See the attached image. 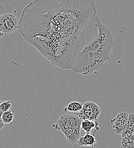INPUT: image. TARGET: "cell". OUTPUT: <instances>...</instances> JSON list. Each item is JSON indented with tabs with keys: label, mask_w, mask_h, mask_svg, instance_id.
<instances>
[{
	"label": "cell",
	"mask_w": 134,
	"mask_h": 148,
	"mask_svg": "<svg viewBox=\"0 0 134 148\" xmlns=\"http://www.w3.org/2000/svg\"><path fill=\"white\" fill-rule=\"evenodd\" d=\"M134 113H131L129 114V118L128 121V125L126 130H125L121 134L122 138L129 136L134 134Z\"/></svg>",
	"instance_id": "cell-9"
},
{
	"label": "cell",
	"mask_w": 134,
	"mask_h": 148,
	"mask_svg": "<svg viewBox=\"0 0 134 148\" xmlns=\"http://www.w3.org/2000/svg\"><path fill=\"white\" fill-rule=\"evenodd\" d=\"M4 125H5V124L3 123L2 120H0V130H2Z\"/></svg>",
	"instance_id": "cell-14"
},
{
	"label": "cell",
	"mask_w": 134,
	"mask_h": 148,
	"mask_svg": "<svg viewBox=\"0 0 134 148\" xmlns=\"http://www.w3.org/2000/svg\"><path fill=\"white\" fill-rule=\"evenodd\" d=\"M12 101L10 100L4 101L0 104V110L3 113H4L5 112H6L10 110V108L12 107Z\"/></svg>",
	"instance_id": "cell-13"
},
{
	"label": "cell",
	"mask_w": 134,
	"mask_h": 148,
	"mask_svg": "<svg viewBox=\"0 0 134 148\" xmlns=\"http://www.w3.org/2000/svg\"><path fill=\"white\" fill-rule=\"evenodd\" d=\"M96 15L93 0H35L23 9L19 31L52 65L71 69L78 42Z\"/></svg>",
	"instance_id": "cell-1"
},
{
	"label": "cell",
	"mask_w": 134,
	"mask_h": 148,
	"mask_svg": "<svg viewBox=\"0 0 134 148\" xmlns=\"http://www.w3.org/2000/svg\"><path fill=\"white\" fill-rule=\"evenodd\" d=\"M19 27V22L14 15L9 13L0 15V32L2 34H11Z\"/></svg>",
	"instance_id": "cell-5"
},
{
	"label": "cell",
	"mask_w": 134,
	"mask_h": 148,
	"mask_svg": "<svg viewBox=\"0 0 134 148\" xmlns=\"http://www.w3.org/2000/svg\"><path fill=\"white\" fill-rule=\"evenodd\" d=\"M3 34H2L1 32H0V38H2V37H3Z\"/></svg>",
	"instance_id": "cell-16"
},
{
	"label": "cell",
	"mask_w": 134,
	"mask_h": 148,
	"mask_svg": "<svg viewBox=\"0 0 134 148\" xmlns=\"http://www.w3.org/2000/svg\"><path fill=\"white\" fill-rule=\"evenodd\" d=\"M121 148H134V134L122 138Z\"/></svg>",
	"instance_id": "cell-11"
},
{
	"label": "cell",
	"mask_w": 134,
	"mask_h": 148,
	"mask_svg": "<svg viewBox=\"0 0 134 148\" xmlns=\"http://www.w3.org/2000/svg\"><path fill=\"white\" fill-rule=\"evenodd\" d=\"M115 45L110 29L96 15L88 22L77 47H86L107 57Z\"/></svg>",
	"instance_id": "cell-2"
},
{
	"label": "cell",
	"mask_w": 134,
	"mask_h": 148,
	"mask_svg": "<svg viewBox=\"0 0 134 148\" xmlns=\"http://www.w3.org/2000/svg\"><path fill=\"white\" fill-rule=\"evenodd\" d=\"M3 113L0 110V120H1V117H2V114H3Z\"/></svg>",
	"instance_id": "cell-15"
},
{
	"label": "cell",
	"mask_w": 134,
	"mask_h": 148,
	"mask_svg": "<svg viewBox=\"0 0 134 148\" xmlns=\"http://www.w3.org/2000/svg\"><path fill=\"white\" fill-rule=\"evenodd\" d=\"M83 104L78 102L73 101L67 104V106L63 109L64 112H79L82 109Z\"/></svg>",
	"instance_id": "cell-10"
},
{
	"label": "cell",
	"mask_w": 134,
	"mask_h": 148,
	"mask_svg": "<svg viewBox=\"0 0 134 148\" xmlns=\"http://www.w3.org/2000/svg\"><path fill=\"white\" fill-rule=\"evenodd\" d=\"M14 113L10 110H9L6 112H5L2 114L1 120L5 124H12L14 120Z\"/></svg>",
	"instance_id": "cell-12"
},
{
	"label": "cell",
	"mask_w": 134,
	"mask_h": 148,
	"mask_svg": "<svg viewBox=\"0 0 134 148\" xmlns=\"http://www.w3.org/2000/svg\"><path fill=\"white\" fill-rule=\"evenodd\" d=\"M2 103V101H1V95H0V104Z\"/></svg>",
	"instance_id": "cell-17"
},
{
	"label": "cell",
	"mask_w": 134,
	"mask_h": 148,
	"mask_svg": "<svg viewBox=\"0 0 134 148\" xmlns=\"http://www.w3.org/2000/svg\"><path fill=\"white\" fill-rule=\"evenodd\" d=\"M77 144L79 147H91L96 146V138L94 135L91 134H85L82 137H80Z\"/></svg>",
	"instance_id": "cell-8"
},
{
	"label": "cell",
	"mask_w": 134,
	"mask_h": 148,
	"mask_svg": "<svg viewBox=\"0 0 134 148\" xmlns=\"http://www.w3.org/2000/svg\"><path fill=\"white\" fill-rule=\"evenodd\" d=\"M82 120L77 115L71 114H63L58 119L57 121L53 125V127L56 130L63 132L66 130L80 128Z\"/></svg>",
	"instance_id": "cell-3"
},
{
	"label": "cell",
	"mask_w": 134,
	"mask_h": 148,
	"mask_svg": "<svg viewBox=\"0 0 134 148\" xmlns=\"http://www.w3.org/2000/svg\"><path fill=\"white\" fill-rule=\"evenodd\" d=\"M99 121H93L91 120H83L80 125V129L86 134L95 135L100 130Z\"/></svg>",
	"instance_id": "cell-7"
},
{
	"label": "cell",
	"mask_w": 134,
	"mask_h": 148,
	"mask_svg": "<svg viewBox=\"0 0 134 148\" xmlns=\"http://www.w3.org/2000/svg\"></svg>",
	"instance_id": "cell-18"
},
{
	"label": "cell",
	"mask_w": 134,
	"mask_h": 148,
	"mask_svg": "<svg viewBox=\"0 0 134 148\" xmlns=\"http://www.w3.org/2000/svg\"><path fill=\"white\" fill-rule=\"evenodd\" d=\"M101 110L96 103L87 101L83 105L82 109L77 113V116L81 120L98 121Z\"/></svg>",
	"instance_id": "cell-4"
},
{
	"label": "cell",
	"mask_w": 134,
	"mask_h": 148,
	"mask_svg": "<svg viewBox=\"0 0 134 148\" xmlns=\"http://www.w3.org/2000/svg\"><path fill=\"white\" fill-rule=\"evenodd\" d=\"M129 118V113L126 112H122L118 114V115L111 120L110 122L112 123L113 128L115 134L120 135L126 130L128 125V121Z\"/></svg>",
	"instance_id": "cell-6"
}]
</instances>
